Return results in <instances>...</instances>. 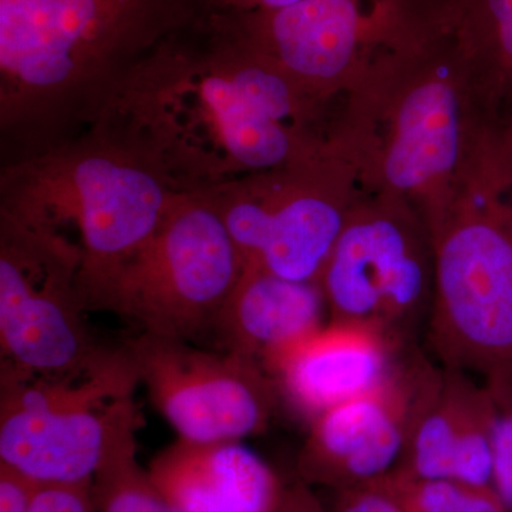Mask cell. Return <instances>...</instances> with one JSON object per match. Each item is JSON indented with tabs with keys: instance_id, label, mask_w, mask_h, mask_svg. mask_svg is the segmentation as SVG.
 I'll list each match as a JSON object with an SVG mask.
<instances>
[{
	"instance_id": "obj_1",
	"label": "cell",
	"mask_w": 512,
	"mask_h": 512,
	"mask_svg": "<svg viewBox=\"0 0 512 512\" xmlns=\"http://www.w3.org/2000/svg\"><path fill=\"white\" fill-rule=\"evenodd\" d=\"M332 114L211 12L138 63L90 130L174 194H204L316 153Z\"/></svg>"
},
{
	"instance_id": "obj_2",
	"label": "cell",
	"mask_w": 512,
	"mask_h": 512,
	"mask_svg": "<svg viewBox=\"0 0 512 512\" xmlns=\"http://www.w3.org/2000/svg\"><path fill=\"white\" fill-rule=\"evenodd\" d=\"M494 123L447 0L384 50L336 106L328 143L362 190L412 205L429 228L481 163Z\"/></svg>"
},
{
	"instance_id": "obj_3",
	"label": "cell",
	"mask_w": 512,
	"mask_h": 512,
	"mask_svg": "<svg viewBox=\"0 0 512 512\" xmlns=\"http://www.w3.org/2000/svg\"><path fill=\"white\" fill-rule=\"evenodd\" d=\"M212 0H15L0 5L6 164L86 133L111 92Z\"/></svg>"
},
{
	"instance_id": "obj_4",
	"label": "cell",
	"mask_w": 512,
	"mask_h": 512,
	"mask_svg": "<svg viewBox=\"0 0 512 512\" xmlns=\"http://www.w3.org/2000/svg\"><path fill=\"white\" fill-rule=\"evenodd\" d=\"M174 195L148 165L93 130L0 171V214L79 255L87 312L96 311Z\"/></svg>"
},
{
	"instance_id": "obj_5",
	"label": "cell",
	"mask_w": 512,
	"mask_h": 512,
	"mask_svg": "<svg viewBox=\"0 0 512 512\" xmlns=\"http://www.w3.org/2000/svg\"><path fill=\"white\" fill-rule=\"evenodd\" d=\"M431 348L441 366L483 377L512 404V195L491 148L430 229Z\"/></svg>"
},
{
	"instance_id": "obj_6",
	"label": "cell",
	"mask_w": 512,
	"mask_h": 512,
	"mask_svg": "<svg viewBox=\"0 0 512 512\" xmlns=\"http://www.w3.org/2000/svg\"><path fill=\"white\" fill-rule=\"evenodd\" d=\"M138 376L126 350L97 372L42 379L2 367L0 461L42 485L90 483L136 437Z\"/></svg>"
},
{
	"instance_id": "obj_7",
	"label": "cell",
	"mask_w": 512,
	"mask_h": 512,
	"mask_svg": "<svg viewBox=\"0 0 512 512\" xmlns=\"http://www.w3.org/2000/svg\"><path fill=\"white\" fill-rule=\"evenodd\" d=\"M362 192L355 165L328 143L204 195L220 212L244 266L319 282Z\"/></svg>"
},
{
	"instance_id": "obj_8",
	"label": "cell",
	"mask_w": 512,
	"mask_h": 512,
	"mask_svg": "<svg viewBox=\"0 0 512 512\" xmlns=\"http://www.w3.org/2000/svg\"><path fill=\"white\" fill-rule=\"evenodd\" d=\"M244 269L220 212L204 194H175L147 241L128 258L96 311L143 332L190 340L210 330Z\"/></svg>"
},
{
	"instance_id": "obj_9",
	"label": "cell",
	"mask_w": 512,
	"mask_h": 512,
	"mask_svg": "<svg viewBox=\"0 0 512 512\" xmlns=\"http://www.w3.org/2000/svg\"><path fill=\"white\" fill-rule=\"evenodd\" d=\"M82 261L63 242L0 214L2 367L29 377L76 379L119 350L97 342L80 291Z\"/></svg>"
},
{
	"instance_id": "obj_10",
	"label": "cell",
	"mask_w": 512,
	"mask_h": 512,
	"mask_svg": "<svg viewBox=\"0 0 512 512\" xmlns=\"http://www.w3.org/2000/svg\"><path fill=\"white\" fill-rule=\"evenodd\" d=\"M436 0H301L285 8L215 12L306 97L335 111L384 50Z\"/></svg>"
},
{
	"instance_id": "obj_11",
	"label": "cell",
	"mask_w": 512,
	"mask_h": 512,
	"mask_svg": "<svg viewBox=\"0 0 512 512\" xmlns=\"http://www.w3.org/2000/svg\"><path fill=\"white\" fill-rule=\"evenodd\" d=\"M319 284L330 320L365 323L404 342L433 301L429 225L407 202L363 191Z\"/></svg>"
},
{
	"instance_id": "obj_12",
	"label": "cell",
	"mask_w": 512,
	"mask_h": 512,
	"mask_svg": "<svg viewBox=\"0 0 512 512\" xmlns=\"http://www.w3.org/2000/svg\"><path fill=\"white\" fill-rule=\"evenodd\" d=\"M188 342L141 332L124 346L138 382L178 439L218 443L262 433L281 396L265 367Z\"/></svg>"
},
{
	"instance_id": "obj_13",
	"label": "cell",
	"mask_w": 512,
	"mask_h": 512,
	"mask_svg": "<svg viewBox=\"0 0 512 512\" xmlns=\"http://www.w3.org/2000/svg\"><path fill=\"white\" fill-rule=\"evenodd\" d=\"M498 407L493 392L467 373L417 360L406 440L393 471L491 487Z\"/></svg>"
},
{
	"instance_id": "obj_14",
	"label": "cell",
	"mask_w": 512,
	"mask_h": 512,
	"mask_svg": "<svg viewBox=\"0 0 512 512\" xmlns=\"http://www.w3.org/2000/svg\"><path fill=\"white\" fill-rule=\"evenodd\" d=\"M414 376L416 360L372 392L316 417L298 457L302 483L335 491L392 473L406 440Z\"/></svg>"
},
{
	"instance_id": "obj_15",
	"label": "cell",
	"mask_w": 512,
	"mask_h": 512,
	"mask_svg": "<svg viewBox=\"0 0 512 512\" xmlns=\"http://www.w3.org/2000/svg\"><path fill=\"white\" fill-rule=\"evenodd\" d=\"M403 342L356 322H335L303 336L265 362L279 394L311 421L372 392L396 372Z\"/></svg>"
},
{
	"instance_id": "obj_16",
	"label": "cell",
	"mask_w": 512,
	"mask_h": 512,
	"mask_svg": "<svg viewBox=\"0 0 512 512\" xmlns=\"http://www.w3.org/2000/svg\"><path fill=\"white\" fill-rule=\"evenodd\" d=\"M148 473L178 512H279L288 487L241 441L177 439Z\"/></svg>"
},
{
	"instance_id": "obj_17",
	"label": "cell",
	"mask_w": 512,
	"mask_h": 512,
	"mask_svg": "<svg viewBox=\"0 0 512 512\" xmlns=\"http://www.w3.org/2000/svg\"><path fill=\"white\" fill-rule=\"evenodd\" d=\"M326 311L319 282L291 281L247 265L210 330L221 350L264 366L279 350L322 328Z\"/></svg>"
},
{
	"instance_id": "obj_18",
	"label": "cell",
	"mask_w": 512,
	"mask_h": 512,
	"mask_svg": "<svg viewBox=\"0 0 512 512\" xmlns=\"http://www.w3.org/2000/svg\"><path fill=\"white\" fill-rule=\"evenodd\" d=\"M451 25L494 126L512 109V0H447Z\"/></svg>"
},
{
	"instance_id": "obj_19",
	"label": "cell",
	"mask_w": 512,
	"mask_h": 512,
	"mask_svg": "<svg viewBox=\"0 0 512 512\" xmlns=\"http://www.w3.org/2000/svg\"><path fill=\"white\" fill-rule=\"evenodd\" d=\"M136 456V437H131L97 471L92 481L97 512H178Z\"/></svg>"
},
{
	"instance_id": "obj_20",
	"label": "cell",
	"mask_w": 512,
	"mask_h": 512,
	"mask_svg": "<svg viewBox=\"0 0 512 512\" xmlns=\"http://www.w3.org/2000/svg\"><path fill=\"white\" fill-rule=\"evenodd\" d=\"M380 481L406 512H508L490 485L387 474Z\"/></svg>"
},
{
	"instance_id": "obj_21",
	"label": "cell",
	"mask_w": 512,
	"mask_h": 512,
	"mask_svg": "<svg viewBox=\"0 0 512 512\" xmlns=\"http://www.w3.org/2000/svg\"><path fill=\"white\" fill-rule=\"evenodd\" d=\"M329 512H406L380 480L333 491Z\"/></svg>"
},
{
	"instance_id": "obj_22",
	"label": "cell",
	"mask_w": 512,
	"mask_h": 512,
	"mask_svg": "<svg viewBox=\"0 0 512 512\" xmlns=\"http://www.w3.org/2000/svg\"><path fill=\"white\" fill-rule=\"evenodd\" d=\"M30 512H97L92 481L42 485Z\"/></svg>"
},
{
	"instance_id": "obj_23",
	"label": "cell",
	"mask_w": 512,
	"mask_h": 512,
	"mask_svg": "<svg viewBox=\"0 0 512 512\" xmlns=\"http://www.w3.org/2000/svg\"><path fill=\"white\" fill-rule=\"evenodd\" d=\"M491 487L512 512V409L500 416L495 431Z\"/></svg>"
},
{
	"instance_id": "obj_24",
	"label": "cell",
	"mask_w": 512,
	"mask_h": 512,
	"mask_svg": "<svg viewBox=\"0 0 512 512\" xmlns=\"http://www.w3.org/2000/svg\"><path fill=\"white\" fill-rule=\"evenodd\" d=\"M42 484L0 461V512H30Z\"/></svg>"
},
{
	"instance_id": "obj_25",
	"label": "cell",
	"mask_w": 512,
	"mask_h": 512,
	"mask_svg": "<svg viewBox=\"0 0 512 512\" xmlns=\"http://www.w3.org/2000/svg\"><path fill=\"white\" fill-rule=\"evenodd\" d=\"M491 154L512 195V109L495 123L491 134Z\"/></svg>"
},
{
	"instance_id": "obj_26",
	"label": "cell",
	"mask_w": 512,
	"mask_h": 512,
	"mask_svg": "<svg viewBox=\"0 0 512 512\" xmlns=\"http://www.w3.org/2000/svg\"><path fill=\"white\" fill-rule=\"evenodd\" d=\"M279 512H329V510L320 503L312 487L299 480L286 487L284 503Z\"/></svg>"
},
{
	"instance_id": "obj_27",
	"label": "cell",
	"mask_w": 512,
	"mask_h": 512,
	"mask_svg": "<svg viewBox=\"0 0 512 512\" xmlns=\"http://www.w3.org/2000/svg\"><path fill=\"white\" fill-rule=\"evenodd\" d=\"M298 2L301 0H212V6L218 12L241 13L285 8Z\"/></svg>"
}]
</instances>
